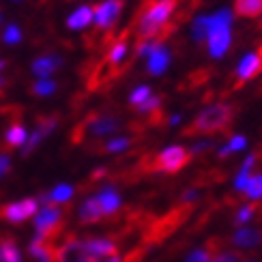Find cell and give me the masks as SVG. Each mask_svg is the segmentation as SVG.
<instances>
[{"label":"cell","mask_w":262,"mask_h":262,"mask_svg":"<svg viewBox=\"0 0 262 262\" xmlns=\"http://www.w3.org/2000/svg\"><path fill=\"white\" fill-rule=\"evenodd\" d=\"M177 9V0H144L136 17L138 39H157L163 41L172 32L170 19Z\"/></svg>","instance_id":"1"},{"label":"cell","mask_w":262,"mask_h":262,"mask_svg":"<svg viewBox=\"0 0 262 262\" xmlns=\"http://www.w3.org/2000/svg\"><path fill=\"white\" fill-rule=\"evenodd\" d=\"M211 58H224L232 46V13L230 9H222L211 15V28L206 37Z\"/></svg>","instance_id":"2"},{"label":"cell","mask_w":262,"mask_h":262,"mask_svg":"<svg viewBox=\"0 0 262 262\" xmlns=\"http://www.w3.org/2000/svg\"><path fill=\"white\" fill-rule=\"evenodd\" d=\"M232 116L234 112L228 103H211L195 116L193 131H198V134H215V131H222L230 125Z\"/></svg>","instance_id":"3"},{"label":"cell","mask_w":262,"mask_h":262,"mask_svg":"<svg viewBox=\"0 0 262 262\" xmlns=\"http://www.w3.org/2000/svg\"><path fill=\"white\" fill-rule=\"evenodd\" d=\"M189 148H185L183 144H170L166 148H161L155 157L157 170L163 174H177L179 170H183L189 161Z\"/></svg>","instance_id":"4"},{"label":"cell","mask_w":262,"mask_h":262,"mask_svg":"<svg viewBox=\"0 0 262 262\" xmlns=\"http://www.w3.org/2000/svg\"><path fill=\"white\" fill-rule=\"evenodd\" d=\"M37 213H39V200H35V198H24V200L9 202L5 206H0V217L13 226H19V224L32 220Z\"/></svg>","instance_id":"5"},{"label":"cell","mask_w":262,"mask_h":262,"mask_svg":"<svg viewBox=\"0 0 262 262\" xmlns=\"http://www.w3.org/2000/svg\"><path fill=\"white\" fill-rule=\"evenodd\" d=\"M118 129H121V118L103 112V114H93L86 118L82 125V134L91 138H105V136L116 134Z\"/></svg>","instance_id":"6"},{"label":"cell","mask_w":262,"mask_h":262,"mask_svg":"<svg viewBox=\"0 0 262 262\" xmlns=\"http://www.w3.org/2000/svg\"><path fill=\"white\" fill-rule=\"evenodd\" d=\"M62 224V209L58 204H50V206H41L39 213L35 215V230L41 236L52 238L58 232V228Z\"/></svg>","instance_id":"7"},{"label":"cell","mask_w":262,"mask_h":262,"mask_svg":"<svg viewBox=\"0 0 262 262\" xmlns=\"http://www.w3.org/2000/svg\"><path fill=\"white\" fill-rule=\"evenodd\" d=\"M56 127H58V116H41V118H37L35 129H32V134L28 136L26 144L21 146V155L28 157L43 140L54 134V129H56Z\"/></svg>","instance_id":"8"},{"label":"cell","mask_w":262,"mask_h":262,"mask_svg":"<svg viewBox=\"0 0 262 262\" xmlns=\"http://www.w3.org/2000/svg\"><path fill=\"white\" fill-rule=\"evenodd\" d=\"M123 13V0H105L95 7V26L97 30H110Z\"/></svg>","instance_id":"9"},{"label":"cell","mask_w":262,"mask_h":262,"mask_svg":"<svg viewBox=\"0 0 262 262\" xmlns=\"http://www.w3.org/2000/svg\"><path fill=\"white\" fill-rule=\"evenodd\" d=\"M82 245H84V252L89 254V258H91V260H95V262L105 260L107 256L116 254V243L112 241V238H105V236L84 238Z\"/></svg>","instance_id":"10"},{"label":"cell","mask_w":262,"mask_h":262,"mask_svg":"<svg viewBox=\"0 0 262 262\" xmlns=\"http://www.w3.org/2000/svg\"><path fill=\"white\" fill-rule=\"evenodd\" d=\"M95 198L101 206L103 217H110V215L118 213L121 211V206H123V195L114 187V185H103V187L95 193Z\"/></svg>","instance_id":"11"},{"label":"cell","mask_w":262,"mask_h":262,"mask_svg":"<svg viewBox=\"0 0 262 262\" xmlns=\"http://www.w3.org/2000/svg\"><path fill=\"white\" fill-rule=\"evenodd\" d=\"M260 71H262V54L260 52L245 54L241 62L236 64V80L238 84H245L249 80H254Z\"/></svg>","instance_id":"12"},{"label":"cell","mask_w":262,"mask_h":262,"mask_svg":"<svg viewBox=\"0 0 262 262\" xmlns=\"http://www.w3.org/2000/svg\"><path fill=\"white\" fill-rule=\"evenodd\" d=\"M262 243V230L256 226H238L232 234V245L238 249H254Z\"/></svg>","instance_id":"13"},{"label":"cell","mask_w":262,"mask_h":262,"mask_svg":"<svg viewBox=\"0 0 262 262\" xmlns=\"http://www.w3.org/2000/svg\"><path fill=\"white\" fill-rule=\"evenodd\" d=\"M56 262H95V260H91L89 254L84 252L82 241L69 238L67 243H62L56 249Z\"/></svg>","instance_id":"14"},{"label":"cell","mask_w":262,"mask_h":262,"mask_svg":"<svg viewBox=\"0 0 262 262\" xmlns=\"http://www.w3.org/2000/svg\"><path fill=\"white\" fill-rule=\"evenodd\" d=\"M170 62H172L170 50L163 46V43H159V46L150 52V56L146 58V71H148L150 75H163V73L168 71Z\"/></svg>","instance_id":"15"},{"label":"cell","mask_w":262,"mask_h":262,"mask_svg":"<svg viewBox=\"0 0 262 262\" xmlns=\"http://www.w3.org/2000/svg\"><path fill=\"white\" fill-rule=\"evenodd\" d=\"M60 64H62L60 56H56V54H46V56H39L35 62H32L30 69L35 75H39V80H43V78H50L54 71H58Z\"/></svg>","instance_id":"16"},{"label":"cell","mask_w":262,"mask_h":262,"mask_svg":"<svg viewBox=\"0 0 262 262\" xmlns=\"http://www.w3.org/2000/svg\"><path fill=\"white\" fill-rule=\"evenodd\" d=\"M254 166H256V155H254V152H249V155L243 159V163H241V168H238V172L234 174L232 187H234L236 191H241V193L245 191L249 179L254 177Z\"/></svg>","instance_id":"17"},{"label":"cell","mask_w":262,"mask_h":262,"mask_svg":"<svg viewBox=\"0 0 262 262\" xmlns=\"http://www.w3.org/2000/svg\"><path fill=\"white\" fill-rule=\"evenodd\" d=\"M78 217L82 224H97L99 220H103V213H101V206L97 202L95 195H89L78 209Z\"/></svg>","instance_id":"18"},{"label":"cell","mask_w":262,"mask_h":262,"mask_svg":"<svg viewBox=\"0 0 262 262\" xmlns=\"http://www.w3.org/2000/svg\"><path fill=\"white\" fill-rule=\"evenodd\" d=\"M93 19H95V7L84 5V7H80V9H75L73 13L69 15L67 26H69L71 30H84Z\"/></svg>","instance_id":"19"},{"label":"cell","mask_w":262,"mask_h":262,"mask_svg":"<svg viewBox=\"0 0 262 262\" xmlns=\"http://www.w3.org/2000/svg\"><path fill=\"white\" fill-rule=\"evenodd\" d=\"M245 148H247V138L241 136V134H234V136L228 138L220 148H217V157L226 159V157L234 155V152H241V150H245Z\"/></svg>","instance_id":"20"},{"label":"cell","mask_w":262,"mask_h":262,"mask_svg":"<svg viewBox=\"0 0 262 262\" xmlns=\"http://www.w3.org/2000/svg\"><path fill=\"white\" fill-rule=\"evenodd\" d=\"M26 140H28V134H26V129L21 123H13L5 134V142H7L9 148H21L26 144Z\"/></svg>","instance_id":"21"},{"label":"cell","mask_w":262,"mask_h":262,"mask_svg":"<svg viewBox=\"0 0 262 262\" xmlns=\"http://www.w3.org/2000/svg\"><path fill=\"white\" fill-rule=\"evenodd\" d=\"M0 262H21V254H19L15 238H11V236L0 238Z\"/></svg>","instance_id":"22"},{"label":"cell","mask_w":262,"mask_h":262,"mask_svg":"<svg viewBox=\"0 0 262 262\" xmlns=\"http://www.w3.org/2000/svg\"><path fill=\"white\" fill-rule=\"evenodd\" d=\"M234 11L241 17L262 15V0H234Z\"/></svg>","instance_id":"23"},{"label":"cell","mask_w":262,"mask_h":262,"mask_svg":"<svg viewBox=\"0 0 262 262\" xmlns=\"http://www.w3.org/2000/svg\"><path fill=\"white\" fill-rule=\"evenodd\" d=\"M127 52H129V43H127V37H121V39H116L112 46H110V52H107V64H121L127 56Z\"/></svg>","instance_id":"24"},{"label":"cell","mask_w":262,"mask_h":262,"mask_svg":"<svg viewBox=\"0 0 262 262\" xmlns=\"http://www.w3.org/2000/svg\"><path fill=\"white\" fill-rule=\"evenodd\" d=\"M209 28H211V15H200L191 21V37L195 43H202L209 37Z\"/></svg>","instance_id":"25"},{"label":"cell","mask_w":262,"mask_h":262,"mask_svg":"<svg viewBox=\"0 0 262 262\" xmlns=\"http://www.w3.org/2000/svg\"><path fill=\"white\" fill-rule=\"evenodd\" d=\"M131 142H134V140H131L129 136H114V138H110L105 142L103 150L110 152V155H121V152L131 148Z\"/></svg>","instance_id":"26"},{"label":"cell","mask_w":262,"mask_h":262,"mask_svg":"<svg viewBox=\"0 0 262 262\" xmlns=\"http://www.w3.org/2000/svg\"><path fill=\"white\" fill-rule=\"evenodd\" d=\"M243 193H245V198L249 202H260L262 200V172H254V177L249 179Z\"/></svg>","instance_id":"27"},{"label":"cell","mask_w":262,"mask_h":262,"mask_svg":"<svg viewBox=\"0 0 262 262\" xmlns=\"http://www.w3.org/2000/svg\"><path fill=\"white\" fill-rule=\"evenodd\" d=\"M48 193H50L52 204H67L73 198L75 189L71 187V185H67V183H60V185H56V187H54L52 191H48Z\"/></svg>","instance_id":"28"},{"label":"cell","mask_w":262,"mask_h":262,"mask_svg":"<svg viewBox=\"0 0 262 262\" xmlns=\"http://www.w3.org/2000/svg\"><path fill=\"white\" fill-rule=\"evenodd\" d=\"M150 95H152L150 86H146V84H140V86H136V89L129 93V103L134 105V107H140L142 103H144V101L148 99Z\"/></svg>","instance_id":"29"},{"label":"cell","mask_w":262,"mask_h":262,"mask_svg":"<svg viewBox=\"0 0 262 262\" xmlns=\"http://www.w3.org/2000/svg\"><path fill=\"white\" fill-rule=\"evenodd\" d=\"M254 213H256V209H254L252 202L243 204L241 209L236 211V215H234V224H236V226H249V222L254 220Z\"/></svg>","instance_id":"30"},{"label":"cell","mask_w":262,"mask_h":262,"mask_svg":"<svg viewBox=\"0 0 262 262\" xmlns=\"http://www.w3.org/2000/svg\"><path fill=\"white\" fill-rule=\"evenodd\" d=\"M54 91H56V82L50 80V78H43V80L32 84V93L37 97H50Z\"/></svg>","instance_id":"31"},{"label":"cell","mask_w":262,"mask_h":262,"mask_svg":"<svg viewBox=\"0 0 262 262\" xmlns=\"http://www.w3.org/2000/svg\"><path fill=\"white\" fill-rule=\"evenodd\" d=\"M159 43H163V41H157V39H140V41H138V48H136L138 58H148L150 52L155 50Z\"/></svg>","instance_id":"32"},{"label":"cell","mask_w":262,"mask_h":262,"mask_svg":"<svg viewBox=\"0 0 262 262\" xmlns=\"http://www.w3.org/2000/svg\"><path fill=\"white\" fill-rule=\"evenodd\" d=\"M3 41L7 43V46H15V43L21 41V30L17 24H9L5 28V35H3Z\"/></svg>","instance_id":"33"},{"label":"cell","mask_w":262,"mask_h":262,"mask_svg":"<svg viewBox=\"0 0 262 262\" xmlns=\"http://www.w3.org/2000/svg\"><path fill=\"white\" fill-rule=\"evenodd\" d=\"M213 146H215L213 138H202V140H195L193 144L189 146V155H202V152L211 150Z\"/></svg>","instance_id":"34"},{"label":"cell","mask_w":262,"mask_h":262,"mask_svg":"<svg viewBox=\"0 0 262 262\" xmlns=\"http://www.w3.org/2000/svg\"><path fill=\"white\" fill-rule=\"evenodd\" d=\"M161 107V97H157V95H150L148 99L142 103L140 107H138V112L140 114H152V112H157Z\"/></svg>","instance_id":"35"},{"label":"cell","mask_w":262,"mask_h":262,"mask_svg":"<svg viewBox=\"0 0 262 262\" xmlns=\"http://www.w3.org/2000/svg\"><path fill=\"white\" fill-rule=\"evenodd\" d=\"M209 260H211V252L206 247H195L185 258V262H209Z\"/></svg>","instance_id":"36"},{"label":"cell","mask_w":262,"mask_h":262,"mask_svg":"<svg viewBox=\"0 0 262 262\" xmlns=\"http://www.w3.org/2000/svg\"><path fill=\"white\" fill-rule=\"evenodd\" d=\"M209 262H238V254L236 252H222L217 256H211Z\"/></svg>","instance_id":"37"},{"label":"cell","mask_w":262,"mask_h":262,"mask_svg":"<svg viewBox=\"0 0 262 262\" xmlns=\"http://www.w3.org/2000/svg\"><path fill=\"white\" fill-rule=\"evenodd\" d=\"M200 198V191L198 189H185V193H183V198H181V202H185V204H189V202H195Z\"/></svg>","instance_id":"38"},{"label":"cell","mask_w":262,"mask_h":262,"mask_svg":"<svg viewBox=\"0 0 262 262\" xmlns=\"http://www.w3.org/2000/svg\"><path fill=\"white\" fill-rule=\"evenodd\" d=\"M9 170H11V159L7 155H0V179H3Z\"/></svg>","instance_id":"39"},{"label":"cell","mask_w":262,"mask_h":262,"mask_svg":"<svg viewBox=\"0 0 262 262\" xmlns=\"http://www.w3.org/2000/svg\"><path fill=\"white\" fill-rule=\"evenodd\" d=\"M181 121H183V114H172V116L168 118V125H170V127H179Z\"/></svg>","instance_id":"40"},{"label":"cell","mask_w":262,"mask_h":262,"mask_svg":"<svg viewBox=\"0 0 262 262\" xmlns=\"http://www.w3.org/2000/svg\"><path fill=\"white\" fill-rule=\"evenodd\" d=\"M101 262H123V258L118 256V254H112V256H107L105 260H101Z\"/></svg>","instance_id":"41"},{"label":"cell","mask_w":262,"mask_h":262,"mask_svg":"<svg viewBox=\"0 0 262 262\" xmlns=\"http://www.w3.org/2000/svg\"><path fill=\"white\" fill-rule=\"evenodd\" d=\"M5 86H7V80H5V78H0V93H3Z\"/></svg>","instance_id":"42"},{"label":"cell","mask_w":262,"mask_h":262,"mask_svg":"<svg viewBox=\"0 0 262 262\" xmlns=\"http://www.w3.org/2000/svg\"><path fill=\"white\" fill-rule=\"evenodd\" d=\"M7 67V60H3V58H0V71H3Z\"/></svg>","instance_id":"43"},{"label":"cell","mask_w":262,"mask_h":262,"mask_svg":"<svg viewBox=\"0 0 262 262\" xmlns=\"http://www.w3.org/2000/svg\"><path fill=\"white\" fill-rule=\"evenodd\" d=\"M0 24H3V11H0Z\"/></svg>","instance_id":"44"},{"label":"cell","mask_w":262,"mask_h":262,"mask_svg":"<svg viewBox=\"0 0 262 262\" xmlns=\"http://www.w3.org/2000/svg\"><path fill=\"white\" fill-rule=\"evenodd\" d=\"M37 262H52V260H37Z\"/></svg>","instance_id":"45"},{"label":"cell","mask_w":262,"mask_h":262,"mask_svg":"<svg viewBox=\"0 0 262 262\" xmlns=\"http://www.w3.org/2000/svg\"><path fill=\"white\" fill-rule=\"evenodd\" d=\"M247 262H254V260H247Z\"/></svg>","instance_id":"46"}]
</instances>
